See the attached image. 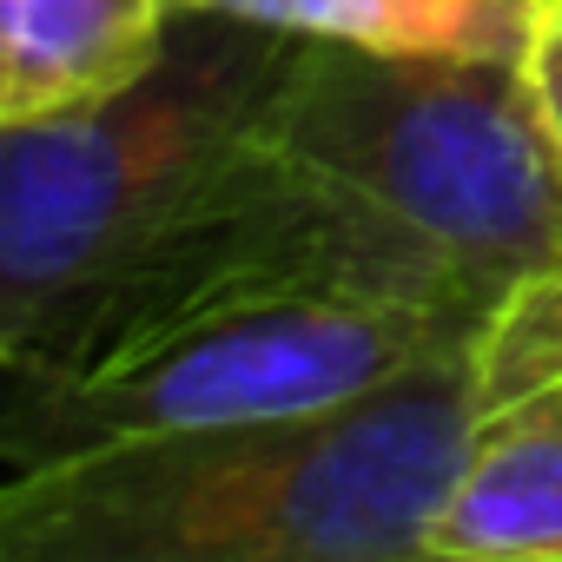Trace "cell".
<instances>
[{"mask_svg":"<svg viewBox=\"0 0 562 562\" xmlns=\"http://www.w3.org/2000/svg\"><path fill=\"white\" fill-rule=\"evenodd\" d=\"M490 325L397 299L271 292L186 312L80 364H0V470L345 404Z\"/></svg>","mask_w":562,"mask_h":562,"instance_id":"obj_4","label":"cell"},{"mask_svg":"<svg viewBox=\"0 0 562 562\" xmlns=\"http://www.w3.org/2000/svg\"><path fill=\"white\" fill-rule=\"evenodd\" d=\"M483 338L345 404L0 470V562H424L490 411Z\"/></svg>","mask_w":562,"mask_h":562,"instance_id":"obj_2","label":"cell"},{"mask_svg":"<svg viewBox=\"0 0 562 562\" xmlns=\"http://www.w3.org/2000/svg\"><path fill=\"white\" fill-rule=\"evenodd\" d=\"M186 8L238 14V21L299 34V41H338L364 54L516 67L542 0H186Z\"/></svg>","mask_w":562,"mask_h":562,"instance_id":"obj_7","label":"cell"},{"mask_svg":"<svg viewBox=\"0 0 562 562\" xmlns=\"http://www.w3.org/2000/svg\"><path fill=\"white\" fill-rule=\"evenodd\" d=\"M555 265L562 179L516 67L292 41L212 212L80 358L271 292L490 325Z\"/></svg>","mask_w":562,"mask_h":562,"instance_id":"obj_1","label":"cell"},{"mask_svg":"<svg viewBox=\"0 0 562 562\" xmlns=\"http://www.w3.org/2000/svg\"><path fill=\"white\" fill-rule=\"evenodd\" d=\"M424 562H562V391H509L483 411Z\"/></svg>","mask_w":562,"mask_h":562,"instance_id":"obj_5","label":"cell"},{"mask_svg":"<svg viewBox=\"0 0 562 562\" xmlns=\"http://www.w3.org/2000/svg\"><path fill=\"white\" fill-rule=\"evenodd\" d=\"M509 391H562V351H555L542 371H529L522 384H509ZM509 391H503V397H509ZM490 404H496V397H490Z\"/></svg>","mask_w":562,"mask_h":562,"instance_id":"obj_10","label":"cell"},{"mask_svg":"<svg viewBox=\"0 0 562 562\" xmlns=\"http://www.w3.org/2000/svg\"><path fill=\"white\" fill-rule=\"evenodd\" d=\"M509 325H516L509 338H522L516 351H522L529 364H549V358L562 351V265H555V271H542L536 285L509 305Z\"/></svg>","mask_w":562,"mask_h":562,"instance_id":"obj_9","label":"cell"},{"mask_svg":"<svg viewBox=\"0 0 562 562\" xmlns=\"http://www.w3.org/2000/svg\"><path fill=\"white\" fill-rule=\"evenodd\" d=\"M186 0H0V133L139 87Z\"/></svg>","mask_w":562,"mask_h":562,"instance_id":"obj_6","label":"cell"},{"mask_svg":"<svg viewBox=\"0 0 562 562\" xmlns=\"http://www.w3.org/2000/svg\"><path fill=\"white\" fill-rule=\"evenodd\" d=\"M516 80L529 93V113H536V133L549 146V166L562 179V0H542V14L516 54Z\"/></svg>","mask_w":562,"mask_h":562,"instance_id":"obj_8","label":"cell"},{"mask_svg":"<svg viewBox=\"0 0 562 562\" xmlns=\"http://www.w3.org/2000/svg\"><path fill=\"white\" fill-rule=\"evenodd\" d=\"M299 34L186 8L166 60L0 133V364H67L212 212Z\"/></svg>","mask_w":562,"mask_h":562,"instance_id":"obj_3","label":"cell"}]
</instances>
